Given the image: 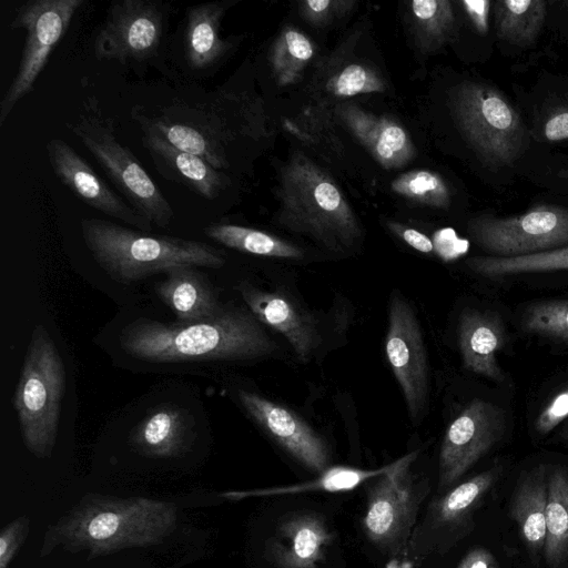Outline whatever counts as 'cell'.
Wrapping results in <instances>:
<instances>
[{"mask_svg":"<svg viewBox=\"0 0 568 568\" xmlns=\"http://www.w3.org/2000/svg\"><path fill=\"white\" fill-rule=\"evenodd\" d=\"M178 507L146 497L87 494L44 534L40 557L58 547L90 558L163 542L176 528Z\"/></svg>","mask_w":568,"mask_h":568,"instance_id":"cell-1","label":"cell"},{"mask_svg":"<svg viewBox=\"0 0 568 568\" xmlns=\"http://www.w3.org/2000/svg\"><path fill=\"white\" fill-rule=\"evenodd\" d=\"M248 311L223 306L195 323L136 320L120 335L123 351L152 363L250 359L271 354L274 342Z\"/></svg>","mask_w":568,"mask_h":568,"instance_id":"cell-2","label":"cell"},{"mask_svg":"<svg viewBox=\"0 0 568 568\" xmlns=\"http://www.w3.org/2000/svg\"><path fill=\"white\" fill-rule=\"evenodd\" d=\"M277 223L343 254L362 240V226L333 178L308 156L296 152L281 170Z\"/></svg>","mask_w":568,"mask_h":568,"instance_id":"cell-3","label":"cell"},{"mask_svg":"<svg viewBox=\"0 0 568 568\" xmlns=\"http://www.w3.org/2000/svg\"><path fill=\"white\" fill-rule=\"evenodd\" d=\"M83 241L97 263L114 280L132 283L171 267L220 268L222 251L194 240L150 235L102 219H82Z\"/></svg>","mask_w":568,"mask_h":568,"instance_id":"cell-4","label":"cell"},{"mask_svg":"<svg viewBox=\"0 0 568 568\" xmlns=\"http://www.w3.org/2000/svg\"><path fill=\"white\" fill-rule=\"evenodd\" d=\"M65 368L58 348L42 325L34 327L24 356L13 406L27 449L39 458L55 446Z\"/></svg>","mask_w":568,"mask_h":568,"instance_id":"cell-5","label":"cell"},{"mask_svg":"<svg viewBox=\"0 0 568 568\" xmlns=\"http://www.w3.org/2000/svg\"><path fill=\"white\" fill-rule=\"evenodd\" d=\"M450 110L465 140L488 165H511L527 138L517 110L504 94L487 84L467 82L450 95Z\"/></svg>","mask_w":568,"mask_h":568,"instance_id":"cell-6","label":"cell"},{"mask_svg":"<svg viewBox=\"0 0 568 568\" xmlns=\"http://www.w3.org/2000/svg\"><path fill=\"white\" fill-rule=\"evenodd\" d=\"M416 456L417 452H413L392 463L368 489L364 531L389 556H398L406 549L419 506L428 491L427 485L409 471Z\"/></svg>","mask_w":568,"mask_h":568,"instance_id":"cell-7","label":"cell"},{"mask_svg":"<svg viewBox=\"0 0 568 568\" xmlns=\"http://www.w3.org/2000/svg\"><path fill=\"white\" fill-rule=\"evenodd\" d=\"M70 130L140 215L156 226H169L173 209L134 154L120 143L108 121L84 118L70 124Z\"/></svg>","mask_w":568,"mask_h":568,"instance_id":"cell-8","label":"cell"},{"mask_svg":"<svg viewBox=\"0 0 568 568\" xmlns=\"http://www.w3.org/2000/svg\"><path fill=\"white\" fill-rule=\"evenodd\" d=\"M84 0H31L16 10L10 27L24 29L19 67L0 101V126L16 104L33 90L48 59Z\"/></svg>","mask_w":568,"mask_h":568,"instance_id":"cell-9","label":"cell"},{"mask_svg":"<svg viewBox=\"0 0 568 568\" xmlns=\"http://www.w3.org/2000/svg\"><path fill=\"white\" fill-rule=\"evenodd\" d=\"M474 242L489 256L514 257L568 245V209L548 203L520 215H479L467 224Z\"/></svg>","mask_w":568,"mask_h":568,"instance_id":"cell-10","label":"cell"},{"mask_svg":"<svg viewBox=\"0 0 568 568\" xmlns=\"http://www.w3.org/2000/svg\"><path fill=\"white\" fill-rule=\"evenodd\" d=\"M385 351L402 388L412 420L425 412L428 397V364L416 314L398 292L390 296Z\"/></svg>","mask_w":568,"mask_h":568,"instance_id":"cell-11","label":"cell"},{"mask_svg":"<svg viewBox=\"0 0 568 568\" xmlns=\"http://www.w3.org/2000/svg\"><path fill=\"white\" fill-rule=\"evenodd\" d=\"M164 11L159 2L113 1L108 17L94 38L100 60H144L159 48L163 36Z\"/></svg>","mask_w":568,"mask_h":568,"instance_id":"cell-12","label":"cell"},{"mask_svg":"<svg viewBox=\"0 0 568 568\" xmlns=\"http://www.w3.org/2000/svg\"><path fill=\"white\" fill-rule=\"evenodd\" d=\"M504 410L473 399L448 426L439 453V488L459 479L504 435Z\"/></svg>","mask_w":568,"mask_h":568,"instance_id":"cell-13","label":"cell"},{"mask_svg":"<svg viewBox=\"0 0 568 568\" xmlns=\"http://www.w3.org/2000/svg\"><path fill=\"white\" fill-rule=\"evenodd\" d=\"M45 150L58 180L84 204L142 232L152 230V223L126 204L64 140H49Z\"/></svg>","mask_w":568,"mask_h":568,"instance_id":"cell-14","label":"cell"},{"mask_svg":"<svg viewBox=\"0 0 568 568\" xmlns=\"http://www.w3.org/2000/svg\"><path fill=\"white\" fill-rule=\"evenodd\" d=\"M237 397L246 413L304 467L318 474L328 468L325 442L296 413L248 390H239Z\"/></svg>","mask_w":568,"mask_h":568,"instance_id":"cell-15","label":"cell"},{"mask_svg":"<svg viewBox=\"0 0 568 568\" xmlns=\"http://www.w3.org/2000/svg\"><path fill=\"white\" fill-rule=\"evenodd\" d=\"M248 311L281 333L301 361H307L321 344L316 317L280 292H266L250 284L237 287Z\"/></svg>","mask_w":568,"mask_h":568,"instance_id":"cell-16","label":"cell"},{"mask_svg":"<svg viewBox=\"0 0 568 568\" xmlns=\"http://www.w3.org/2000/svg\"><path fill=\"white\" fill-rule=\"evenodd\" d=\"M336 114L384 169H400L416 156L408 132L393 118L367 112L351 102L338 104Z\"/></svg>","mask_w":568,"mask_h":568,"instance_id":"cell-17","label":"cell"},{"mask_svg":"<svg viewBox=\"0 0 568 568\" xmlns=\"http://www.w3.org/2000/svg\"><path fill=\"white\" fill-rule=\"evenodd\" d=\"M332 534L321 516L295 513L285 517L266 544V555L280 568H316Z\"/></svg>","mask_w":568,"mask_h":568,"instance_id":"cell-18","label":"cell"},{"mask_svg":"<svg viewBox=\"0 0 568 568\" xmlns=\"http://www.w3.org/2000/svg\"><path fill=\"white\" fill-rule=\"evenodd\" d=\"M141 126L143 145L165 179L180 182L207 200L217 197L227 187L230 180L223 172L200 156L175 149L146 124Z\"/></svg>","mask_w":568,"mask_h":568,"instance_id":"cell-19","label":"cell"},{"mask_svg":"<svg viewBox=\"0 0 568 568\" xmlns=\"http://www.w3.org/2000/svg\"><path fill=\"white\" fill-rule=\"evenodd\" d=\"M505 341L503 323L496 315L474 308L462 312L458 345L468 371L497 382L504 381L497 352L504 347Z\"/></svg>","mask_w":568,"mask_h":568,"instance_id":"cell-20","label":"cell"},{"mask_svg":"<svg viewBox=\"0 0 568 568\" xmlns=\"http://www.w3.org/2000/svg\"><path fill=\"white\" fill-rule=\"evenodd\" d=\"M164 274V280L155 284V293L179 323L206 321L222 310L212 286L196 266H174Z\"/></svg>","mask_w":568,"mask_h":568,"instance_id":"cell-21","label":"cell"},{"mask_svg":"<svg viewBox=\"0 0 568 568\" xmlns=\"http://www.w3.org/2000/svg\"><path fill=\"white\" fill-rule=\"evenodd\" d=\"M129 442L138 453L148 457H178L191 445L187 414L173 405L159 406L132 429Z\"/></svg>","mask_w":568,"mask_h":568,"instance_id":"cell-22","label":"cell"},{"mask_svg":"<svg viewBox=\"0 0 568 568\" xmlns=\"http://www.w3.org/2000/svg\"><path fill=\"white\" fill-rule=\"evenodd\" d=\"M226 9L224 2H205L189 8L184 53L191 69H207L231 48V42L223 40L220 34L221 20Z\"/></svg>","mask_w":568,"mask_h":568,"instance_id":"cell-23","label":"cell"},{"mask_svg":"<svg viewBox=\"0 0 568 568\" xmlns=\"http://www.w3.org/2000/svg\"><path fill=\"white\" fill-rule=\"evenodd\" d=\"M499 474V467L480 473L436 499L429 507L424 525L416 534L417 537L414 541L419 542L430 532L453 529L466 523L470 513L496 481Z\"/></svg>","mask_w":568,"mask_h":568,"instance_id":"cell-24","label":"cell"},{"mask_svg":"<svg viewBox=\"0 0 568 568\" xmlns=\"http://www.w3.org/2000/svg\"><path fill=\"white\" fill-rule=\"evenodd\" d=\"M547 494L548 471L545 465H539L520 479L511 501V516L534 555L546 541Z\"/></svg>","mask_w":568,"mask_h":568,"instance_id":"cell-25","label":"cell"},{"mask_svg":"<svg viewBox=\"0 0 568 568\" xmlns=\"http://www.w3.org/2000/svg\"><path fill=\"white\" fill-rule=\"evenodd\" d=\"M545 558L558 568L568 555V469L554 467L548 474Z\"/></svg>","mask_w":568,"mask_h":568,"instance_id":"cell-26","label":"cell"},{"mask_svg":"<svg viewBox=\"0 0 568 568\" xmlns=\"http://www.w3.org/2000/svg\"><path fill=\"white\" fill-rule=\"evenodd\" d=\"M496 34L499 39L519 47L535 43L542 29L547 1L498 0L493 2Z\"/></svg>","mask_w":568,"mask_h":568,"instance_id":"cell-27","label":"cell"},{"mask_svg":"<svg viewBox=\"0 0 568 568\" xmlns=\"http://www.w3.org/2000/svg\"><path fill=\"white\" fill-rule=\"evenodd\" d=\"M204 233L213 241L244 253L290 260H298L304 256L298 246L275 235L246 226L213 223L204 229Z\"/></svg>","mask_w":568,"mask_h":568,"instance_id":"cell-28","label":"cell"},{"mask_svg":"<svg viewBox=\"0 0 568 568\" xmlns=\"http://www.w3.org/2000/svg\"><path fill=\"white\" fill-rule=\"evenodd\" d=\"M390 466L392 464L372 470L347 466H334L328 467L320 475V477L307 483L257 490L227 491L224 493L223 496L229 499H242L253 496L286 495L318 490L328 493L347 491L356 488L362 483L371 478H376L383 475L390 468Z\"/></svg>","mask_w":568,"mask_h":568,"instance_id":"cell-29","label":"cell"},{"mask_svg":"<svg viewBox=\"0 0 568 568\" xmlns=\"http://www.w3.org/2000/svg\"><path fill=\"white\" fill-rule=\"evenodd\" d=\"M315 54L311 39L293 27H286L272 44L270 65L278 87L297 83Z\"/></svg>","mask_w":568,"mask_h":568,"instance_id":"cell-30","label":"cell"},{"mask_svg":"<svg viewBox=\"0 0 568 568\" xmlns=\"http://www.w3.org/2000/svg\"><path fill=\"white\" fill-rule=\"evenodd\" d=\"M138 120L155 131L175 149L200 156L216 170L227 165L223 148L211 133L170 120L149 119L142 115Z\"/></svg>","mask_w":568,"mask_h":568,"instance_id":"cell-31","label":"cell"},{"mask_svg":"<svg viewBox=\"0 0 568 568\" xmlns=\"http://www.w3.org/2000/svg\"><path fill=\"white\" fill-rule=\"evenodd\" d=\"M466 264L474 273L485 277L568 270V245L514 257L475 256Z\"/></svg>","mask_w":568,"mask_h":568,"instance_id":"cell-32","label":"cell"},{"mask_svg":"<svg viewBox=\"0 0 568 568\" xmlns=\"http://www.w3.org/2000/svg\"><path fill=\"white\" fill-rule=\"evenodd\" d=\"M418 44L436 50L454 34L456 17L448 0H414L409 3Z\"/></svg>","mask_w":568,"mask_h":568,"instance_id":"cell-33","label":"cell"},{"mask_svg":"<svg viewBox=\"0 0 568 568\" xmlns=\"http://www.w3.org/2000/svg\"><path fill=\"white\" fill-rule=\"evenodd\" d=\"M390 189L403 197L436 209H448L452 202L448 184L430 170L405 172L392 181Z\"/></svg>","mask_w":568,"mask_h":568,"instance_id":"cell-34","label":"cell"},{"mask_svg":"<svg viewBox=\"0 0 568 568\" xmlns=\"http://www.w3.org/2000/svg\"><path fill=\"white\" fill-rule=\"evenodd\" d=\"M521 324L529 333L568 343V300L530 304L523 314Z\"/></svg>","mask_w":568,"mask_h":568,"instance_id":"cell-35","label":"cell"},{"mask_svg":"<svg viewBox=\"0 0 568 568\" xmlns=\"http://www.w3.org/2000/svg\"><path fill=\"white\" fill-rule=\"evenodd\" d=\"M324 89L333 97L348 98L384 92L386 83L375 69L362 63H349L329 77Z\"/></svg>","mask_w":568,"mask_h":568,"instance_id":"cell-36","label":"cell"},{"mask_svg":"<svg viewBox=\"0 0 568 568\" xmlns=\"http://www.w3.org/2000/svg\"><path fill=\"white\" fill-rule=\"evenodd\" d=\"M355 3L353 0H305L300 3V13L306 22L323 27L345 16Z\"/></svg>","mask_w":568,"mask_h":568,"instance_id":"cell-37","label":"cell"},{"mask_svg":"<svg viewBox=\"0 0 568 568\" xmlns=\"http://www.w3.org/2000/svg\"><path fill=\"white\" fill-rule=\"evenodd\" d=\"M30 531V519L20 516L0 531V568H9Z\"/></svg>","mask_w":568,"mask_h":568,"instance_id":"cell-38","label":"cell"},{"mask_svg":"<svg viewBox=\"0 0 568 568\" xmlns=\"http://www.w3.org/2000/svg\"><path fill=\"white\" fill-rule=\"evenodd\" d=\"M568 418V387L557 393L538 414L535 427L545 435Z\"/></svg>","mask_w":568,"mask_h":568,"instance_id":"cell-39","label":"cell"},{"mask_svg":"<svg viewBox=\"0 0 568 568\" xmlns=\"http://www.w3.org/2000/svg\"><path fill=\"white\" fill-rule=\"evenodd\" d=\"M542 136L548 142L568 140V104L551 110L542 122Z\"/></svg>","mask_w":568,"mask_h":568,"instance_id":"cell-40","label":"cell"},{"mask_svg":"<svg viewBox=\"0 0 568 568\" xmlns=\"http://www.w3.org/2000/svg\"><path fill=\"white\" fill-rule=\"evenodd\" d=\"M434 252L443 260H452L467 250V242L459 239L454 230L442 229L433 236Z\"/></svg>","mask_w":568,"mask_h":568,"instance_id":"cell-41","label":"cell"},{"mask_svg":"<svg viewBox=\"0 0 568 568\" xmlns=\"http://www.w3.org/2000/svg\"><path fill=\"white\" fill-rule=\"evenodd\" d=\"M388 229L410 247L422 253L434 252L433 241L424 233L397 222H388Z\"/></svg>","mask_w":568,"mask_h":568,"instance_id":"cell-42","label":"cell"},{"mask_svg":"<svg viewBox=\"0 0 568 568\" xmlns=\"http://www.w3.org/2000/svg\"><path fill=\"white\" fill-rule=\"evenodd\" d=\"M460 3L477 32L486 33L488 30V14L493 2L489 0H464Z\"/></svg>","mask_w":568,"mask_h":568,"instance_id":"cell-43","label":"cell"},{"mask_svg":"<svg viewBox=\"0 0 568 568\" xmlns=\"http://www.w3.org/2000/svg\"><path fill=\"white\" fill-rule=\"evenodd\" d=\"M458 568H496V564L488 551L476 549L462 560Z\"/></svg>","mask_w":568,"mask_h":568,"instance_id":"cell-44","label":"cell"},{"mask_svg":"<svg viewBox=\"0 0 568 568\" xmlns=\"http://www.w3.org/2000/svg\"><path fill=\"white\" fill-rule=\"evenodd\" d=\"M561 176L568 180V168L562 170Z\"/></svg>","mask_w":568,"mask_h":568,"instance_id":"cell-45","label":"cell"},{"mask_svg":"<svg viewBox=\"0 0 568 568\" xmlns=\"http://www.w3.org/2000/svg\"><path fill=\"white\" fill-rule=\"evenodd\" d=\"M564 6H565L566 11H567V13H568V1H565V2H564Z\"/></svg>","mask_w":568,"mask_h":568,"instance_id":"cell-46","label":"cell"},{"mask_svg":"<svg viewBox=\"0 0 568 568\" xmlns=\"http://www.w3.org/2000/svg\"><path fill=\"white\" fill-rule=\"evenodd\" d=\"M565 434H566V435H567V437H568V423H567V425H566V427H565Z\"/></svg>","mask_w":568,"mask_h":568,"instance_id":"cell-47","label":"cell"},{"mask_svg":"<svg viewBox=\"0 0 568 568\" xmlns=\"http://www.w3.org/2000/svg\"><path fill=\"white\" fill-rule=\"evenodd\" d=\"M497 568V567H496Z\"/></svg>","mask_w":568,"mask_h":568,"instance_id":"cell-48","label":"cell"}]
</instances>
